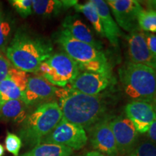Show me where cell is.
<instances>
[{
    "mask_svg": "<svg viewBox=\"0 0 156 156\" xmlns=\"http://www.w3.org/2000/svg\"><path fill=\"white\" fill-rule=\"evenodd\" d=\"M56 96L62 118L83 129H89L106 116V105L98 95L84 94L68 87L58 89Z\"/></svg>",
    "mask_w": 156,
    "mask_h": 156,
    "instance_id": "1",
    "label": "cell"
},
{
    "mask_svg": "<svg viewBox=\"0 0 156 156\" xmlns=\"http://www.w3.org/2000/svg\"><path fill=\"white\" fill-rule=\"evenodd\" d=\"M52 51L53 46L49 42L17 30L6 48L5 55L16 69L38 74L41 64L52 55Z\"/></svg>",
    "mask_w": 156,
    "mask_h": 156,
    "instance_id": "2",
    "label": "cell"
},
{
    "mask_svg": "<svg viewBox=\"0 0 156 156\" xmlns=\"http://www.w3.org/2000/svg\"><path fill=\"white\" fill-rule=\"evenodd\" d=\"M62 113L56 101L43 103L28 114L21 123L18 136L29 147L41 143L62 119Z\"/></svg>",
    "mask_w": 156,
    "mask_h": 156,
    "instance_id": "3",
    "label": "cell"
},
{
    "mask_svg": "<svg viewBox=\"0 0 156 156\" xmlns=\"http://www.w3.org/2000/svg\"><path fill=\"white\" fill-rule=\"evenodd\" d=\"M124 92L133 100L156 104V71L140 64L128 62L119 70Z\"/></svg>",
    "mask_w": 156,
    "mask_h": 156,
    "instance_id": "4",
    "label": "cell"
},
{
    "mask_svg": "<svg viewBox=\"0 0 156 156\" xmlns=\"http://www.w3.org/2000/svg\"><path fill=\"white\" fill-rule=\"evenodd\" d=\"M56 42L77 64L80 69L112 75V68L106 55L94 46L71 37L65 30H61L56 36Z\"/></svg>",
    "mask_w": 156,
    "mask_h": 156,
    "instance_id": "5",
    "label": "cell"
},
{
    "mask_svg": "<svg viewBox=\"0 0 156 156\" xmlns=\"http://www.w3.org/2000/svg\"><path fill=\"white\" fill-rule=\"evenodd\" d=\"M80 70L73 58L66 53L60 52L52 54L43 62L38 73L54 86L63 87L75 80Z\"/></svg>",
    "mask_w": 156,
    "mask_h": 156,
    "instance_id": "6",
    "label": "cell"
},
{
    "mask_svg": "<svg viewBox=\"0 0 156 156\" xmlns=\"http://www.w3.org/2000/svg\"><path fill=\"white\" fill-rule=\"evenodd\" d=\"M87 140L85 129L62 118L51 132L42 140L41 143L64 145L73 151H79L86 145Z\"/></svg>",
    "mask_w": 156,
    "mask_h": 156,
    "instance_id": "7",
    "label": "cell"
},
{
    "mask_svg": "<svg viewBox=\"0 0 156 156\" xmlns=\"http://www.w3.org/2000/svg\"><path fill=\"white\" fill-rule=\"evenodd\" d=\"M107 5L112 12L117 25L126 32L140 30L138 26V15L143 7L136 0H108Z\"/></svg>",
    "mask_w": 156,
    "mask_h": 156,
    "instance_id": "8",
    "label": "cell"
},
{
    "mask_svg": "<svg viewBox=\"0 0 156 156\" xmlns=\"http://www.w3.org/2000/svg\"><path fill=\"white\" fill-rule=\"evenodd\" d=\"M88 130L90 142L95 151L106 156H118L116 140L110 126V116H104Z\"/></svg>",
    "mask_w": 156,
    "mask_h": 156,
    "instance_id": "9",
    "label": "cell"
},
{
    "mask_svg": "<svg viewBox=\"0 0 156 156\" xmlns=\"http://www.w3.org/2000/svg\"><path fill=\"white\" fill-rule=\"evenodd\" d=\"M110 126L116 140L119 153L126 155L138 142V132L126 116H110Z\"/></svg>",
    "mask_w": 156,
    "mask_h": 156,
    "instance_id": "10",
    "label": "cell"
},
{
    "mask_svg": "<svg viewBox=\"0 0 156 156\" xmlns=\"http://www.w3.org/2000/svg\"><path fill=\"white\" fill-rule=\"evenodd\" d=\"M124 112L138 133H147L156 120V104L148 101L133 100L126 105Z\"/></svg>",
    "mask_w": 156,
    "mask_h": 156,
    "instance_id": "11",
    "label": "cell"
},
{
    "mask_svg": "<svg viewBox=\"0 0 156 156\" xmlns=\"http://www.w3.org/2000/svg\"><path fill=\"white\" fill-rule=\"evenodd\" d=\"M58 90L41 76L29 77L22 101L28 106L40 105L56 96Z\"/></svg>",
    "mask_w": 156,
    "mask_h": 156,
    "instance_id": "12",
    "label": "cell"
},
{
    "mask_svg": "<svg viewBox=\"0 0 156 156\" xmlns=\"http://www.w3.org/2000/svg\"><path fill=\"white\" fill-rule=\"evenodd\" d=\"M112 75L83 72L70 84V88L89 95H98L112 83Z\"/></svg>",
    "mask_w": 156,
    "mask_h": 156,
    "instance_id": "13",
    "label": "cell"
},
{
    "mask_svg": "<svg viewBox=\"0 0 156 156\" xmlns=\"http://www.w3.org/2000/svg\"><path fill=\"white\" fill-rule=\"evenodd\" d=\"M126 39L129 62L145 65L156 71V56L148 48L144 32L140 30L134 31L129 34Z\"/></svg>",
    "mask_w": 156,
    "mask_h": 156,
    "instance_id": "14",
    "label": "cell"
},
{
    "mask_svg": "<svg viewBox=\"0 0 156 156\" xmlns=\"http://www.w3.org/2000/svg\"><path fill=\"white\" fill-rule=\"evenodd\" d=\"M30 75L13 67L9 75L0 82V104L11 100H22Z\"/></svg>",
    "mask_w": 156,
    "mask_h": 156,
    "instance_id": "15",
    "label": "cell"
},
{
    "mask_svg": "<svg viewBox=\"0 0 156 156\" xmlns=\"http://www.w3.org/2000/svg\"><path fill=\"white\" fill-rule=\"evenodd\" d=\"M92 2L98 12L105 37L113 46L118 47L119 38L122 36L123 34L119 25L112 16L108 5L106 1L103 0H92Z\"/></svg>",
    "mask_w": 156,
    "mask_h": 156,
    "instance_id": "16",
    "label": "cell"
},
{
    "mask_svg": "<svg viewBox=\"0 0 156 156\" xmlns=\"http://www.w3.org/2000/svg\"><path fill=\"white\" fill-rule=\"evenodd\" d=\"M62 28L73 38L91 45L97 49L101 50L102 46L101 43L94 38L89 27L76 15L66 17L62 23Z\"/></svg>",
    "mask_w": 156,
    "mask_h": 156,
    "instance_id": "17",
    "label": "cell"
},
{
    "mask_svg": "<svg viewBox=\"0 0 156 156\" xmlns=\"http://www.w3.org/2000/svg\"><path fill=\"white\" fill-rule=\"evenodd\" d=\"M28 106L21 99L0 104V119L21 124L28 116Z\"/></svg>",
    "mask_w": 156,
    "mask_h": 156,
    "instance_id": "18",
    "label": "cell"
},
{
    "mask_svg": "<svg viewBox=\"0 0 156 156\" xmlns=\"http://www.w3.org/2000/svg\"><path fill=\"white\" fill-rule=\"evenodd\" d=\"M73 149L64 145L41 143L18 156H73Z\"/></svg>",
    "mask_w": 156,
    "mask_h": 156,
    "instance_id": "19",
    "label": "cell"
},
{
    "mask_svg": "<svg viewBox=\"0 0 156 156\" xmlns=\"http://www.w3.org/2000/svg\"><path fill=\"white\" fill-rule=\"evenodd\" d=\"M66 9L63 0H33V11L39 16L56 17Z\"/></svg>",
    "mask_w": 156,
    "mask_h": 156,
    "instance_id": "20",
    "label": "cell"
},
{
    "mask_svg": "<svg viewBox=\"0 0 156 156\" xmlns=\"http://www.w3.org/2000/svg\"><path fill=\"white\" fill-rule=\"evenodd\" d=\"M74 8L75 9L76 11L83 13L85 15V17L90 21V23L92 24L93 27L98 34L101 36L105 37L102 25H101L100 17H99L98 12L95 5H93L92 0L87 2L83 5L77 3V5L74 6Z\"/></svg>",
    "mask_w": 156,
    "mask_h": 156,
    "instance_id": "21",
    "label": "cell"
},
{
    "mask_svg": "<svg viewBox=\"0 0 156 156\" xmlns=\"http://www.w3.org/2000/svg\"><path fill=\"white\" fill-rule=\"evenodd\" d=\"M138 26L140 30L147 33H156V12L142 10L138 15Z\"/></svg>",
    "mask_w": 156,
    "mask_h": 156,
    "instance_id": "22",
    "label": "cell"
},
{
    "mask_svg": "<svg viewBox=\"0 0 156 156\" xmlns=\"http://www.w3.org/2000/svg\"><path fill=\"white\" fill-rule=\"evenodd\" d=\"M125 156H156V145L149 140H143L137 142Z\"/></svg>",
    "mask_w": 156,
    "mask_h": 156,
    "instance_id": "23",
    "label": "cell"
},
{
    "mask_svg": "<svg viewBox=\"0 0 156 156\" xmlns=\"http://www.w3.org/2000/svg\"><path fill=\"white\" fill-rule=\"evenodd\" d=\"M5 143L6 150L9 153H12L14 156L19 155L20 151L22 147V140L18 135L7 131Z\"/></svg>",
    "mask_w": 156,
    "mask_h": 156,
    "instance_id": "24",
    "label": "cell"
},
{
    "mask_svg": "<svg viewBox=\"0 0 156 156\" xmlns=\"http://www.w3.org/2000/svg\"><path fill=\"white\" fill-rule=\"evenodd\" d=\"M11 30V25L0 13V51L3 53H5Z\"/></svg>",
    "mask_w": 156,
    "mask_h": 156,
    "instance_id": "25",
    "label": "cell"
},
{
    "mask_svg": "<svg viewBox=\"0 0 156 156\" xmlns=\"http://www.w3.org/2000/svg\"><path fill=\"white\" fill-rule=\"evenodd\" d=\"M9 2L23 18L32 14L33 0H12L9 1Z\"/></svg>",
    "mask_w": 156,
    "mask_h": 156,
    "instance_id": "26",
    "label": "cell"
},
{
    "mask_svg": "<svg viewBox=\"0 0 156 156\" xmlns=\"http://www.w3.org/2000/svg\"><path fill=\"white\" fill-rule=\"evenodd\" d=\"M12 67V64L9 61L6 55L4 54L3 52L0 51V82L7 77Z\"/></svg>",
    "mask_w": 156,
    "mask_h": 156,
    "instance_id": "27",
    "label": "cell"
},
{
    "mask_svg": "<svg viewBox=\"0 0 156 156\" xmlns=\"http://www.w3.org/2000/svg\"><path fill=\"white\" fill-rule=\"evenodd\" d=\"M146 44L149 50L156 56V36L151 33L144 32Z\"/></svg>",
    "mask_w": 156,
    "mask_h": 156,
    "instance_id": "28",
    "label": "cell"
},
{
    "mask_svg": "<svg viewBox=\"0 0 156 156\" xmlns=\"http://www.w3.org/2000/svg\"><path fill=\"white\" fill-rule=\"evenodd\" d=\"M147 134L149 140H151L156 145V120L150 126Z\"/></svg>",
    "mask_w": 156,
    "mask_h": 156,
    "instance_id": "29",
    "label": "cell"
},
{
    "mask_svg": "<svg viewBox=\"0 0 156 156\" xmlns=\"http://www.w3.org/2000/svg\"><path fill=\"white\" fill-rule=\"evenodd\" d=\"M147 6V10L153 11L156 12V0H150V1L145 2Z\"/></svg>",
    "mask_w": 156,
    "mask_h": 156,
    "instance_id": "30",
    "label": "cell"
},
{
    "mask_svg": "<svg viewBox=\"0 0 156 156\" xmlns=\"http://www.w3.org/2000/svg\"><path fill=\"white\" fill-rule=\"evenodd\" d=\"M84 156H106V155H103V154L95 151L87 152V153L85 154V155H84Z\"/></svg>",
    "mask_w": 156,
    "mask_h": 156,
    "instance_id": "31",
    "label": "cell"
},
{
    "mask_svg": "<svg viewBox=\"0 0 156 156\" xmlns=\"http://www.w3.org/2000/svg\"><path fill=\"white\" fill-rule=\"evenodd\" d=\"M5 154V148L2 144H0V156H3Z\"/></svg>",
    "mask_w": 156,
    "mask_h": 156,
    "instance_id": "32",
    "label": "cell"
}]
</instances>
